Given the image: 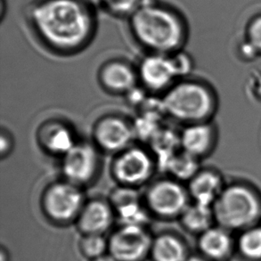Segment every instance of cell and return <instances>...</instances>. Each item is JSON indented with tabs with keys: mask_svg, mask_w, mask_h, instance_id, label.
I'll use <instances>...</instances> for the list:
<instances>
[{
	"mask_svg": "<svg viewBox=\"0 0 261 261\" xmlns=\"http://www.w3.org/2000/svg\"><path fill=\"white\" fill-rule=\"evenodd\" d=\"M214 130L208 121L186 125L180 130V146L185 152L201 159L212 148Z\"/></svg>",
	"mask_w": 261,
	"mask_h": 261,
	"instance_id": "cell-18",
	"label": "cell"
},
{
	"mask_svg": "<svg viewBox=\"0 0 261 261\" xmlns=\"http://www.w3.org/2000/svg\"><path fill=\"white\" fill-rule=\"evenodd\" d=\"M152 0H102L101 5L109 13L120 17H130L142 5Z\"/></svg>",
	"mask_w": 261,
	"mask_h": 261,
	"instance_id": "cell-25",
	"label": "cell"
},
{
	"mask_svg": "<svg viewBox=\"0 0 261 261\" xmlns=\"http://www.w3.org/2000/svg\"><path fill=\"white\" fill-rule=\"evenodd\" d=\"M159 170L147 145L136 144L113 156L110 174L118 186L139 189L146 187Z\"/></svg>",
	"mask_w": 261,
	"mask_h": 261,
	"instance_id": "cell-5",
	"label": "cell"
},
{
	"mask_svg": "<svg viewBox=\"0 0 261 261\" xmlns=\"http://www.w3.org/2000/svg\"><path fill=\"white\" fill-rule=\"evenodd\" d=\"M86 201L84 188L63 177L48 184L44 188L40 197L44 214L50 220L58 224L77 220Z\"/></svg>",
	"mask_w": 261,
	"mask_h": 261,
	"instance_id": "cell-6",
	"label": "cell"
},
{
	"mask_svg": "<svg viewBox=\"0 0 261 261\" xmlns=\"http://www.w3.org/2000/svg\"><path fill=\"white\" fill-rule=\"evenodd\" d=\"M115 216L108 199L93 198L86 201L77 222L85 234H103L113 225Z\"/></svg>",
	"mask_w": 261,
	"mask_h": 261,
	"instance_id": "cell-15",
	"label": "cell"
},
{
	"mask_svg": "<svg viewBox=\"0 0 261 261\" xmlns=\"http://www.w3.org/2000/svg\"><path fill=\"white\" fill-rule=\"evenodd\" d=\"M229 232L218 225L201 233L198 246L202 256L211 261H223L228 258L233 248Z\"/></svg>",
	"mask_w": 261,
	"mask_h": 261,
	"instance_id": "cell-17",
	"label": "cell"
},
{
	"mask_svg": "<svg viewBox=\"0 0 261 261\" xmlns=\"http://www.w3.org/2000/svg\"><path fill=\"white\" fill-rule=\"evenodd\" d=\"M187 190L194 202L213 207L224 190L219 175L201 170L187 183Z\"/></svg>",
	"mask_w": 261,
	"mask_h": 261,
	"instance_id": "cell-16",
	"label": "cell"
},
{
	"mask_svg": "<svg viewBox=\"0 0 261 261\" xmlns=\"http://www.w3.org/2000/svg\"><path fill=\"white\" fill-rule=\"evenodd\" d=\"M107 199L121 225L145 226L148 222V210L139 189L116 185Z\"/></svg>",
	"mask_w": 261,
	"mask_h": 261,
	"instance_id": "cell-12",
	"label": "cell"
},
{
	"mask_svg": "<svg viewBox=\"0 0 261 261\" xmlns=\"http://www.w3.org/2000/svg\"><path fill=\"white\" fill-rule=\"evenodd\" d=\"M128 20L131 35L146 53L170 55L183 49L186 26L171 7L152 0L142 5Z\"/></svg>",
	"mask_w": 261,
	"mask_h": 261,
	"instance_id": "cell-2",
	"label": "cell"
},
{
	"mask_svg": "<svg viewBox=\"0 0 261 261\" xmlns=\"http://www.w3.org/2000/svg\"><path fill=\"white\" fill-rule=\"evenodd\" d=\"M92 261H118L116 258H114L113 256L110 254H106L102 255L101 257H99V258H95V259H93Z\"/></svg>",
	"mask_w": 261,
	"mask_h": 261,
	"instance_id": "cell-30",
	"label": "cell"
},
{
	"mask_svg": "<svg viewBox=\"0 0 261 261\" xmlns=\"http://www.w3.org/2000/svg\"><path fill=\"white\" fill-rule=\"evenodd\" d=\"M137 70L139 85L151 95H163L177 82L170 55L146 53Z\"/></svg>",
	"mask_w": 261,
	"mask_h": 261,
	"instance_id": "cell-11",
	"label": "cell"
},
{
	"mask_svg": "<svg viewBox=\"0 0 261 261\" xmlns=\"http://www.w3.org/2000/svg\"><path fill=\"white\" fill-rule=\"evenodd\" d=\"M82 253L92 260L106 254L109 251V242L102 234H85L81 242Z\"/></svg>",
	"mask_w": 261,
	"mask_h": 261,
	"instance_id": "cell-24",
	"label": "cell"
},
{
	"mask_svg": "<svg viewBox=\"0 0 261 261\" xmlns=\"http://www.w3.org/2000/svg\"><path fill=\"white\" fill-rule=\"evenodd\" d=\"M151 256L153 261H187L186 245L178 237L163 233L152 242Z\"/></svg>",
	"mask_w": 261,
	"mask_h": 261,
	"instance_id": "cell-20",
	"label": "cell"
},
{
	"mask_svg": "<svg viewBox=\"0 0 261 261\" xmlns=\"http://www.w3.org/2000/svg\"><path fill=\"white\" fill-rule=\"evenodd\" d=\"M237 248L242 256L251 261L261 260V226L242 231L237 241Z\"/></svg>",
	"mask_w": 261,
	"mask_h": 261,
	"instance_id": "cell-23",
	"label": "cell"
},
{
	"mask_svg": "<svg viewBox=\"0 0 261 261\" xmlns=\"http://www.w3.org/2000/svg\"><path fill=\"white\" fill-rule=\"evenodd\" d=\"M83 0H38L29 9V21L39 42L58 56H73L92 42L96 19Z\"/></svg>",
	"mask_w": 261,
	"mask_h": 261,
	"instance_id": "cell-1",
	"label": "cell"
},
{
	"mask_svg": "<svg viewBox=\"0 0 261 261\" xmlns=\"http://www.w3.org/2000/svg\"><path fill=\"white\" fill-rule=\"evenodd\" d=\"M143 198L149 213L162 219L180 218L190 204L187 187L167 175L152 179L145 187Z\"/></svg>",
	"mask_w": 261,
	"mask_h": 261,
	"instance_id": "cell-7",
	"label": "cell"
},
{
	"mask_svg": "<svg viewBox=\"0 0 261 261\" xmlns=\"http://www.w3.org/2000/svg\"><path fill=\"white\" fill-rule=\"evenodd\" d=\"M170 57L177 81L187 79L194 69L193 58L183 49L170 54Z\"/></svg>",
	"mask_w": 261,
	"mask_h": 261,
	"instance_id": "cell-26",
	"label": "cell"
},
{
	"mask_svg": "<svg viewBox=\"0 0 261 261\" xmlns=\"http://www.w3.org/2000/svg\"><path fill=\"white\" fill-rule=\"evenodd\" d=\"M97 81L105 91L114 95L125 96L139 85L137 66L117 58L106 61L100 66Z\"/></svg>",
	"mask_w": 261,
	"mask_h": 261,
	"instance_id": "cell-14",
	"label": "cell"
},
{
	"mask_svg": "<svg viewBox=\"0 0 261 261\" xmlns=\"http://www.w3.org/2000/svg\"><path fill=\"white\" fill-rule=\"evenodd\" d=\"M200 170V159L181 149L171 157L163 171L174 179L188 183Z\"/></svg>",
	"mask_w": 261,
	"mask_h": 261,
	"instance_id": "cell-21",
	"label": "cell"
},
{
	"mask_svg": "<svg viewBox=\"0 0 261 261\" xmlns=\"http://www.w3.org/2000/svg\"><path fill=\"white\" fill-rule=\"evenodd\" d=\"M161 97L167 118L185 126L207 121L214 110L210 89L187 78L175 82Z\"/></svg>",
	"mask_w": 261,
	"mask_h": 261,
	"instance_id": "cell-3",
	"label": "cell"
},
{
	"mask_svg": "<svg viewBox=\"0 0 261 261\" xmlns=\"http://www.w3.org/2000/svg\"><path fill=\"white\" fill-rule=\"evenodd\" d=\"M243 53L247 57H254L256 54L258 53V51L257 49L255 48L254 46L251 45V43L248 42L244 45V47H243Z\"/></svg>",
	"mask_w": 261,
	"mask_h": 261,
	"instance_id": "cell-29",
	"label": "cell"
},
{
	"mask_svg": "<svg viewBox=\"0 0 261 261\" xmlns=\"http://www.w3.org/2000/svg\"><path fill=\"white\" fill-rule=\"evenodd\" d=\"M187 261H211L207 259V258H204L203 256L202 257H200V256H193V257H189V258H187Z\"/></svg>",
	"mask_w": 261,
	"mask_h": 261,
	"instance_id": "cell-31",
	"label": "cell"
},
{
	"mask_svg": "<svg viewBox=\"0 0 261 261\" xmlns=\"http://www.w3.org/2000/svg\"><path fill=\"white\" fill-rule=\"evenodd\" d=\"M110 254L118 261H142L151 254L153 240L145 226L121 225L109 240Z\"/></svg>",
	"mask_w": 261,
	"mask_h": 261,
	"instance_id": "cell-10",
	"label": "cell"
},
{
	"mask_svg": "<svg viewBox=\"0 0 261 261\" xmlns=\"http://www.w3.org/2000/svg\"><path fill=\"white\" fill-rule=\"evenodd\" d=\"M0 151H1V158L5 159L7 156H9L11 152H13L14 146V140L13 135L6 128H2L1 135H0Z\"/></svg>",
	"mask_w": 261,
	"mask_h": 261,
	"instance_id": "cell-27",
	"label": "cell"
},
{
	"mask_svg": "<svg viewBox=\"0 0 261 261\" xmlns=\"http://www.w3.org/2000/svg\"><path fill=\"white\" fill-rule=\"evenodd\" d=\"M180 219L186 229L201 234L213 226L215 217L212 207L193 201L187 206Z\"/></svg>",
	"mask_w": 261,
	"mask_h": 261,
	"instance_id": "cell-22",
	"label": "cell"
},
{
	"mask_svg": "<svg viewBox=\"0 0 261 261\" xmlns=\"http://www.w3.org/2000/svg\"><path fill=\"white\" fill-rule=\"evenodd\" d=\"M102 154L93 142L79 139L60 159L63 178L82 188L94 183L101 173Z\"/></svg>",
	"mask_w": 261,
	"mask_h": 261,
	"instance_id": "cell-8",
	"label": "cell"
},
{
	"mask_svg": "<svg viewBox=\"0 0 261 261\" xmlns=\"http://www.w3.org/2000/svg\"><path fill=\"white\" fill-rule=\"evenodd\" d=\"M91 141L102 153L113 156L123 151L136 142L132 120L116 113L100 117L92 127Z\"/></svg>",
	"mask_w": 261,
	"mask_h": 261,
	"instance_id": "cell-9",
	"label": "cell"
},
{
	"mask_svg": "<svg viewBox=\"0 0 261 261\" xmlns=\"http://www.w3.org/2000/svg\"><path fill=\"white\" fill-rule=\"evenodd\" d=\"M147 146L155 157L159 170L163 171L171 157L181 150L180 131L163 125L148 142Z\"/></svg>",
	"mask_w": 261,
	"mask_h": 261,
	"instance_id": "cell-19",
	"label": "cell"
},
{
	"mask_svg": "<svg viewBox=\"0 0 261 261\" xmlns=\"http://www.w3.org/2000/svg\"><path fill=\"white\" fill-rule=\"evenodd\" d=\"M83 1H85L86 3L89 4L92 7L96 6V5H101V2H102V0H83Z\"/></svg>",
	"mask_w": 261,
	"mask_h": 261,
	"instance_id": "cell-32",
	"label": "cell"
},
{
	"mask_svg": "<svg viewBox=\"0 0 261 261\" xmlns=\"http://www.w3.org/2000/svg\"><path fill=\"white\" fill-rule=\"evenodd\" d=\"M36 138L42 152L59 159L79 140L71 124L59 119H51L40 124L37 129Z\"/></svg>",
	"mask_w": 261,
	"mask_h": 261,
	"instance_id": "cell-13",
	"label": "cell"
},
{
	"mask_svg": "<svg viewBox=\"0 0 261 261\" xmlns=\"http://www.w3.org/2000/svg\"><path fill=\"white\" fill-rule=\"evenodd\" d=\"M249 42L254 46L258 52H261V18L251 25Z\"/></svg>",
	"mask_w": 261,
	"mask_h": 261,
	"instance_id": "cell-28",
	"label": "cell"
},
{
	"mask_svg": "<svg viewBox=\"0 0 261 261\" xmlns=\"http://www.w3.org/2000/svg\"><path fill=\"white\" fill-rule=\"evenodd\" d=\"M212 208L216 222L229 231L255 226L261 217V202L257 194L244 186L224 188Z\"/></svg>",
	"mask_w": 261,
	"mask_h": 261,
	"instance_id": "cell-4",
	"label": "cell"
}]
</instances>
